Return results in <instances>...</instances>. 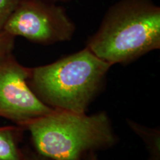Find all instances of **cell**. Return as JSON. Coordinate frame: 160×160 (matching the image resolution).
<instances>
[{
	"mask_svg": "<svg viewBox=\"0 0 160 160\" xmlns=\"http://www.w3.org/2000/svg\"><path fill=\"white\" fill-rule=\"evenodd\" d=\"M25 131L19 125L0 127V160H22L23 150L19 147Z\"/></svg>",
	"mask_w": 160,
	"mask_h": 160,
	"instance_id": "obj_6",
	"label": "cell"
},
{
	"mask_svg": "<svg viewBox=\"0 0 160 160\" xmlns=\"http://www.w3.org/2000/svg\"><path fill=\"white\" fill-rule=\"evenodd\" d=\"M22 160H52L48 158H45L42 156L37 154H34V153H31L29 152L24 151L23 150V157Z\"/></svg>",
	"mask_w": 160,
	"mask_h": 160,
	"instance_id": "obj_10",
	"label": "cell"
},
{
	"mask_svg": "<svg viewBox=\"0 0 160 160\" xmlns=\"http://www.w3.org/2000/svg\"><path fill=\"white\" fill-rule=\"evenodd\" d=\"M30 68L21 65L13 51L0 54V117L17 125L51 113L28 84Z\"/></svg>",
	"mask_w": 160,
	"mask_h": 160,
	"instance_id": "obj_5",
	"label": "cell"
},
{
	"mask_svg": "<svg viewBox=\"0 0 160 160\" xmlns=\"http://www.w3.org/2000/svg\"><path fill=\"white\" fill-rule=\"evenodd\" d=\"M48 1L54 2H68L71 1V0H48Z\"/></svg>",
	"mask_w": 160,
	"mask_h": 160,
	"instance_id": "obj_12",
	"label": "cell"
},
{
	"mask_svg": "<svg viewBox=\"0 0 160 160\" xmlns=\"http://www.w3.org/2000/svg\"><path fill=\"white\" fill-rule=\"evenodd\" d=\"M3 31L43 45L70 41L76 25L65 8L48 0H21Z\"/></svg>",
	"mask_w": 160,
	"mask_h": 160,
	"instance_id": "obj_4",
	"label": "cell"
},
{
	"mask_svg": "<svg viewBox=\"0 0 160 160\" xmlns=\"http://www.w3.org/2000/svg\"><path fill=\"white\" fill-rule=\"evenodd\" d=\"M19 126L30 132L38 154L52 160H84L118 140L105 111L87 115L54 110Z\"/></svg>",
	"mask_w": 160,
	"mask_h": 160,
	"instance_id": "obj_3",
	"label": "cell"
},
{
	"mask_svg": "<svg viewBox=\"0 0 160 160\" xmlns=\"http://www.w3.org/2000/svg\"><path fill=\"white\" fill-rule=\"evenodd\" d=\"M111 66L85 47L53 63L30 68L28 84L51 108L84 113L102 88Z\"/></svg>",
	"mask_w": 160,
	"mask_h": 160,
	"instance_id": "obj_2",
	"label": "cell"
},
{
	"mask_svg": "<svg viewBox=\"0 0 160 160\" xmlns=\"http://www.w3.org/2000/svg\"><path fill=\"white\" fill-rule=\"evenodd\" d=\"M129 127L143 140L150 157L160 158V131L151 129L131 120H127Z\"/></svg>",
	"mask_w": 160,
	"mask_h": 160,
	"instance_id": "obj_7",
	"label": "cell"
},
{
	"mask_svg": "<svg viewBox=\"0 0 160 160\" xmlns=\"http://www.w3.org/2000/svg\"><path fill=\"white\" fill-rule=\"evenodd\" d=\"M21 0H0V32Z\"/></svg>",
	"mask_w": 160,
	"mask_h": 160,
	"instance_id": "obj_8",
	"label": "cell"
},
{
	"mask_svg": "<svg viewBox=\"0 0 160 160\" xmlns=\"http://www.w3.org/2000/svg\"><path fill=\"white\" fill-rule=\"evenodd\" d=\"M86 47L113 66L160 48V8L152 0H119L109 8Z\"/></svg>",
	"mask_w": 160,
	"mask_h": 160,
	"instance_id": "obj_1",
	"label": "cell"
},
{
	"mask_svg": "<svg viewBox=\"0 0 160 160\" xmlns=\"http://www.w3.org/2000/svg\"><path fill=\"white\" fill-rule=\"evenodd\" d=\"M15 38L5 31L0 32V54L13 51L15 44Z\"/></svg>",
	"mask_w": 160,
	"mask_h": 160,
	"instance_id": "obj_9",
	"label": "cell"
},
{
	"mask_svg": "<svg viewBox=\"0 0 160 160\" xmlns=\"http://www.w3.org/2000/svg\"><path fill=\"white\" fill-rule=\"evenodd\" d=\"M84 160H98V159L95 153H91L84 159Z\"/></svg>",
	"mask_w": 160,
	"mask_h": 160,
	"instance_id": "obj_11",
	"label": "cell"
},
{
	"mask_svg": "<svg viewBox=\"0 0 160 160\" xmlns=\"http://www.w3.org/2000/svg\"><path fill=\"white\" fill-rule=\"evenodd\" d=\"M148 160H160V158H155V157H150L149 159Z\"/></svg>",
	"mask_w": 160,
	"mask_h": 160,
	"instance_id": "obj_13",
	"label": "cell"
}]
</instances>
